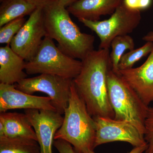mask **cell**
Listing matches in <instances>:
<instances>
[{"mask_svg":"<svg viewBox=\"0 0 153 153\" xmlns=\"http://www.w3.org/2000/svg\"><path fill=\"white\" fill-rule=\"evenodd\" d=\"M148 148V144L141 146L137 147L134 148L130 152L128 153H143L146 152ZM86 153H95L93 151H90Z\"/></svg>","mask_w":153,"mask_h":153,"instance_id":"cell-25","label":"cell"},{"mask_svg":"<svg viewBox=\"0 0 153 153\" xmlns=\"http://www.w3.org/2000/svg\"><path fill=\"white\" fill-rule=\"evenodd\" d=\"M35 109L56 111L51 99L25 93L15 84L0 83V113L12 109Z\"/></svg>","mask_w":153,"mask_h":153,"instance_id":"cell-11","label":"cell"},{"mask_svg":"<svg viewBox=\"0 0 153 153\" xmlns=\"http://www.w3.org/2000/svg\"><path fill=\"white\" fill-rule=\"evenodd\" d=\"M43 12L47 36L56 40L66 55L81 60L94 50V36L82 33L67 8L58 1L43 9Z\"/></svg>","mask_w":153,"mask_h":153,"instance_id":"cell-2","label":"cell"},{"mask_svg":"<svg viewBox=\"0 0 153 153\" xmlns=\"http://www.w3.org/2000/svg\"><path fill=\"white\" fill-rule=\"evenodd\" d=\"M119 74L149 107L153 102V50L142 65L120 70Z\"/></svg>","mask_w":153,"mask_h":153,"instance_id":"cell-12","label":"cell"},{"mask_svg":"<svg viewBox=\"0 0 153 153\" xmlns=\"http://www.w3.org/2000/svg\"><path fill=\"white\" fill-rule=\"evenodd\" d=\"M0 136L21 137L37 141L36 132L27 115L16 112L0 113Z\"/></svg>","mask_w":153,"mask_h":153,"instance_id":"cell-15","label":"cell"},{"mask_svg":"<svg viewBox=\"0 0 153 153\" xmlns=\"http://www.w3.org/2000/svg\"><path fill=\"white\" fill-rule=\"evenodd\" d=\"M144 138L148 148L145 153H153V107H149L145 122Z\"/></svg>","mask_w":153,"mask_h":153,"instance_id":"cell-21","label":"cell"},{"mask_svg":"<svg viewBox=\"0 0 153 153\" xmlns=\"http://www.w3.org/2000/svg\"><path fill=\"white\" fill-rule=\"evenodd\" d=\"M153 50V42H146L142 47L129 51L121 58L119 63L120 70H124L133 68L135 63L143 57L149 55Z\"/></svg>","mask_w":153,"mask_h":153,"instance_id":"cell-19","label":"cell"},{"mask_svg":"<svg viewBox=\"0 0 153 153\" xmlns=\"http://www.w3.org/2000/svg\"><path fill=\"white\" fill-rule=\"evenodd\" d=\"M25 114L36 132L40 153H52L54 136L63 121L62 114L49 110H25Z\"/></svg>","mask_w":153,"mask_h":153,"instance_id":"cell-10","label":"cell"},{"mask_svg":"<svg viewBox=\"0 0 153 153\" xmlns=\"http://www.w3.org/2000/svg\"><path fill=\"white\" fill-rule=\"evenodd\" d=\"M38 141L28 138L0 136V153H40Z\"/></svg>","mask_w":153,"mask_h":153,"instance_id":"cell-17","label":"cell"},{"mask_svg":"<svg viewBox=\"0 0 153 153\" xmlns=\"http://www.w3.org/2000/svg\"><path fill=\"white\" fill-rule=\"evenodd\" d=\"M123 3L128 8L141 12L149 8L153 0H123Z\"/></svg>","mask_w":153,"mask_h":153,"instance_id":"cell-22","label":"cell"},{"mask_svg":"<svg viewBox=\"0 0 153 153\" xmlns=\"http://www.w3.org/2000/svg\"><path fill=\"white\" fill-rule=\"evenodd\" d=\"M62 126L54 140H63L73 146L76 153H86L94 149L95 121L88 111L84 101L71 85L68 106L64 111Z\"/></svg>","mask_w":153,"mask_h":153,"instance_id":"cell-3","label":"cell"},{"mask_svg":"<svg viewBox=\"0 0 153 153\" xmlns=\"http://www.w3.org/2000/svg\"><path fill=\"white\" fill-rule=\"evenodd\" d=\"M57 1L60 4L67 8L77 0H57Z\"/></svg>","mask_w":153,"mask_h":153,"instance_id":"cell-27","label":"cell"},{"mask_svg":"<svg viewBox=\"0 0 153 153\" xmlns=\"http://www.w3.org/2000/svg\"><path fill=\"white\" fill-rule=\"evenodd\" d=\"M47 36L43 9L37 8L11 41V49L27 62L36 55Z\"/></svg>","mask_w":153,"mask_h":153,"instance_id":"cell-8","label":"cell"},{"mask_svg":"<svg viewBox=\"0 0 153 153\" xmlns=\"http://www.w3.org/2000/svg\"><path fill=\"white\" fill-rule=\"evenodd\" d=\"M73 79L53 74H42L22 79L16 85L17 89L28 94L36 92L46 94L57 112L64 114L68 106Z\"/></svg>","mask_w":153,"mask_h":153,"instance_id":"cell-7","label":"cell"},{"mask_svg":"<svg viewBox=\"0 0 153 153\" xmlns=\"http://www.w3.org/2000/svg\"><path fill=\"white\" fill-rule=\"evenodd\" d=\"M53 145L59 153H76L72 146L64 140H54Z\"/></svg>","mask_w":153,"mask_h":153,"instance_id":"cell-23","label":"cell"},{"mask_svg":"<svg viewBox=\"0 0 153 153\" xmlns=\"http://www.w3.org/2000/svg\"><path fill=\"white\" fill-rule=\"evenodd\" d=\"M81 61V70L73 82L88 111L93 118H114L107 81L108 74L111 69L109 49L94 50Z\"/></svg>","mask_w":153,"mask_h":153,"instance_id":"cell-1","label":"cell"},{"mask_svg":"<svg viewBox=\"0 0 153 153\" xmlns=\"http://www.w3.org/2000/svg\"><path fill=\"white\" fill-rule=\"evenodd\" d=\"M82 61L70 57L55 45L53 39L46 36L34 57L26 62L27 74H50L74 79L79 74Z\"/></svg>","mask_w":153,"mask_h":153,"instance_id":"cell-5","label":"cell"},{"mask_svg":"<svg viewBox=\"0 0 153 153\" xmlns=\"http://www.w3.org/2000/svg\"><path fill=\"white\" fill-rule=\"evenodd\" d=\"M123 0H77L67 7L70 14L78 20L100 21L102 16L112 15Z\"/></svg>","mask_w":153,"mask_h":153,"instance_id":"cell-13","label":"cell"},{"mask_svg":"<svg viewBox=\"0 0 153 153\" xmlns=\"http://www.w3.org/2000/svg\"><path fill=\"white\" fill-rule=\"evenodd\" d=\"M3 1V0H0V1H1V2L2 1Z\"/></svg>","mask_w":153,"mask_h":153,"instance_id":"cell-28","label":"cell"},{"mask_svg":"<svg viewBox=\"0 0 153 153\" xmlns=\"http://www.w3.org/2000/svg\"><path fill=\"white\" fill-rule=\"evenodd\" d=\"M34 5L37 8L44 9V8L53 4L57 0H27Z\"/></svg>","mask_w":153,"mask_h":153,"instance_id":"cell-24","label":"cell"},{"mask_svg":"<svg viewBox=\"0 0 153 153\" xmlns=\"http://www.w3.org/2000/svg\"><path fill=\"white\" fill-rule=\"evenodd\" d=\"M36 9L27 0H3L0 6V27L15 19L30 16Z\"/></svg>","mask_w":153,"mask_h":153,"instance_id":"cell-16","label":"cell"},{"mask_svg":"<svg viewBox=\"0 0 153 153\" xmlns=\"http://www.w3.org/2000/svg\"><path fill=\"white\" fill-rule=\"evenodd\" d=\"M93 118L96 124L94 148L115 141L129 143L134 147L147 145L144 135L128 122L103 117Z\"/></svg>","mask_w":153,"mask_h":153,"instance_id":"cell-9","label":"cell"},{"mask_svg":"<svg viewBox=\"0 0 153 153\" xmlns=\"http://www.w3.org/2000/svg\"><path fill=\"white\" fill-rule=\"evenodd\" d=\"M13 50L10 45L0 48V82L4 84H16L27 78L24 71L26 62Z\"/></svg>","mask_w":153,"mask_h":153,"instance_id":"cell-14","label":"cell"},{"mask_svg":"<svg viewBox=\"0 0 153 153\" xmlns=\"http://www.w3.org/2000/svg\"><path fill=\"white\" fill-rule=\"evenodd\" d=\"M141 19V12L128 8L123 2L108 19L98 21L81 19L79 21L98 36L99 49H109L114 38L131 33L140 25Z\"/></svg>","mask_w":153,"mask_h":153,"instance_id":"cell-6","label":"cell"},{"mask_svg":"<svg viewBox=\"0 0 153 153\" xmlns=\"http://www.w3.org/2000/svg\"><path fill=\"white\" fill-rule=\"evenodd\" d=\"M133 38L128 35L118 36L113 40L111 44V52L110 53V59L111 70L116 74H119V63L121 58L126 50L134 49Z\"/></svg>","mask_w":153,"mask_h":153,"instance_id":"cell-18","label":"cell"},{"mask_svg":"<svg viewBox=\"0 0 153 153\" xmlns=\"http://www.w3.org/2000/svg\"><path fill=\"white\" fill-rule=\"evenodd\" d=\"M143 40L146 42H153V30L147 33L142 38Z\"/></svg>","mask_w":153,"mask_h":153,"instance_id":"cell-26","label":"cell"},{"mask_svg":"<svg viewBox=\"0 0 153 153\" xmlns=\"http://www.w3.org/2000/svg\"><path fill=\"white\" fill-rule=\"evenodd\" d=\"M26 20L25 17L15 19L1 27L0 43L10 45L14 37L25 25Z\"/></svg>","mask_w":153,"mask_h":153,"instance_id":"cell-20","label":"cell"},{"mask_svg":"<svg viewBox=\"0 0 153 153\" xmlns=\"http://www.w3.org/2000/svg\"><path fill=\"white\" fill-rule=\"evenodd\" d=\"M107 81L115 119L130 123L144 135L145 120L149 107L120 75L111 69L108 74Z\"/></svg>","mask_w":153,"mask_h":153,"instance_id":"cell-4","label":"cell"}]
</instances>
